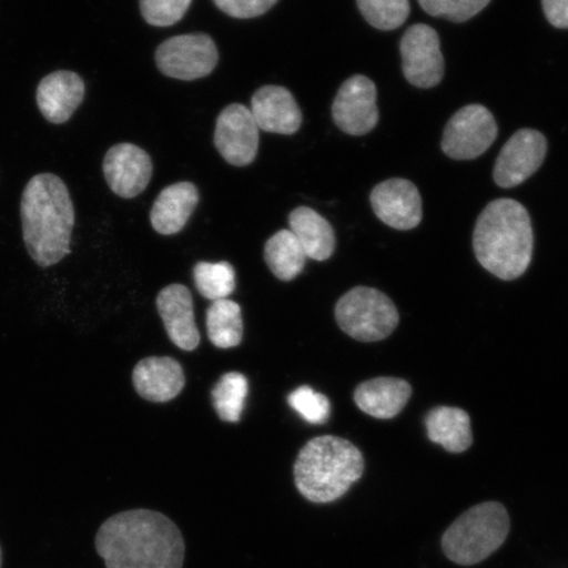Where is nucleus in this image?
Here are the masks:
<instances>
[{"mask_svg": "<svg viewBox=\"0 0 568 568\" xmlns=\"http://www.w3.org/2000/svg\"><path fill=\"white\" fill-rule=\"evenodd\" d=\"M199 203L194 183L180 182L162 190L151 211V223L163 236L180 233L186 226Z\"/></svg>", "mask_w": 568, "mask_h": 568, "instance_id": "20", "label": "nucleus"}, {"mask_svg": "<svg viewBox=\"0 0 568 568\" xmlns=\"http://www.w3.org/2000/svg\"><path fill=\"white\" fill-rule=\"evenodd\" d=\"M213 142L232 166L251 165L257 158L260 146V128L251 109L237 103L225 106L217 118Z\"/></svg>", "mask_w": 568, "mask_h": 568, "instance_id": "10", "label": "nucleus"}, {"mask_svg": "<svg viewBox=\"0 0 568 568\" xmlns=\"http://www.w3.org/2000/svg\"><path fill=\"white\" fill-rule=\"evenodd\" d=\"M371 202L376 217L390 229L409 231L422 223L420 193L414 183L403 178H393L375 186Z\"/></svg>", "mask_w": 568, "mask_h": 568, "instance_id": "13", "label": "nucleus"}, {"mask_svg": "<svg viewBox=\"0 0 568 568\" xmlns=\"http://www.w3.org/2000/svg\"><path fill=\"white\" fill-rule=\"evenodd\" d=\"M364 471L365 458L357 446L336 436H320L297 454L294 480L304 499L328 504L345 496Z\"/></svg>", "mask_w": 568, "mask_h": 568, "instance_id": "4", "label": "nucleus"}, {"mask_svg": "<svg viewBox=\"0 0 568 568\" xmlns=\"http://www.w3.org/2000/svg\"><path fill=\"white\" fill-rule=\"evenodd\" d=\"M20 217L24 244L36 265L48 268L68 257L75 211L60 176L42 173L27 183Z\"/></svg>", "mask_w": 568, "mask_h": 568, "instance_id": "2", "label": "nucleus"}, {"mask_svg": "<svg viewBox=\"0 0 568 568\" xmlns=\"http://www.w3.org/2000/svg\"><path fill=\"white\" fill-rule=\"evenodd\" d=\"M333 122L351 136H364L379 122L375 83L365 75H354L339 88L332 105Z\"/></svg>", "mask_w": 568, "mask_h": 568, "instance_id": "11", "label": "nucleus"}, {"mask_svg": "<svg viewBox=\"0 0 568 568\" xmlns=\"http://www.w3.org/2000/svg\"><path fill=\"white\" fill-rule=\"evenodd\" d=\"M546 19L559 30H568V0H542Z\"/></svg>", "mask_w": 568, "mask_h": 568, "instance_id": "32", "label": "nucleus"}, {"mask_svg": "<svg viewBox=\"0 0 568 568\" xmlns=\"http://www.w3.org/2000/svg\"><path fill=\"white\" fill-rule=\"evenodd\" d=\"M252 115L260 130L276 134H295L303 115L295 98L286 88L264 87L252 98Z\"/></svg>", "mask_w": 568, "mask_h": 568, "instance_id": "17", "label": "nucleus"}, {"mask_svg": "<svg viewBox=\"0 0 568 568\" xmlns=\"http://www.w3.org/2000/svg\"><path fill=\"white\" fill-rule=\"evenodd\" d=\"M103 173L113 194L132 199L144 193L152 180L151 155L133 144H118L106 152Z\"/></svg>", "mask_w": 568, "mask_h": 568, "instance_id": "14", "label": "nucleus"}, {"mask_svg": "<svg viewBox=\"0 0 568 568\" xmlns=\"http://www.w3.org/2000/svg\"><path fill=\"white\" fill-rule=\"evenodd\" d=\"M510 530L506 507L497 501L478 504L460 515L444 532L443 551L459 566L483 562L499 550Z\"/></svg>", "mask_w": 568, "mask_h": 568, "instance_id": "5", "label": "nucleus"}, {"mask_svg": "<svg viewBox=\"0 0 568 568\" xmlns=\"http://www.w3.org/2000/svg\"><path fill=\"white\" fill-rule=\"evenodd\" d=\"M362 17L379 31H394L406 23L409 0H357Z\"/></svg>", "mask_w": 568, "mask_h": 568, "instance_id": "27", "label": "nucleus"}, {"mask_svg": "<svg viewBox=\"0 0 568 568\" xmlns=\"http://www.w3.org/2000/svg\"><path fill=\"white\" fill-rule=\"evenodd\" d=\"M219 10L236 19H252L264 16L278 0H213Z\"/></svg>", "mask_w": 568, "mask_h": 568, "instance_id": "31", "label": "nucleus"}, {"mask_svg": "<svg viewBox=\"0 0 568 568\" xmlns=\"http://www.w3.org/2000/svg\"><path fill=\"white\" fill-rule=\"evenodd\" d=\"M264 255L270 272L284 282L295 280L307 261L300 241L288 230L276 232L267 240Z\"/></svg>", "mask_w": 568, "mask_h": 568, "instance_id": "23", "label": "nucleus"}, {"mask_svg": "<svg viewBox=\"0 0 568 568\" xmlns=\"http://www.w3.org/2000/svg\"><path fill=\"white\" fill-rule=\"evenodd\" d=\"M412 387L399 378H375L355 389L354 402L366 415L389 420L400 414L410 399Z\"/></svg>", "mask_w": 568, "mask_h": 568, "instance_id": "19", "label": "nucleus"}, {"mask_svg": "<svg viewBox=\"0 0 568 568\" xmlns=\"http://www.w3.org/2000/svg\"><path fill=\"white\" fill-rule=\"evenodd\" d=\"M336 322L347 336L361 343L387 338L399 324V312L382 291L358 286L336 304Z\"/></svg>", "mask_w": 568, "mask_h": 568, "instance_id": "6", "label": "nucleus"}, {"mask_svg": "<svg viewBox=\"0 0 568 568\" xmlns=\"http://www.w3.org/2000/svg\"><path fill=\"white\" fill-rule=\"evenodd\" d=\"M473 246L479 264L503 281L527 272L535 246L527 209L514 199H497L487 205L475 225Z\"/></svg>", "mask_w": 568, "mask_h": 568, "instance_id": "3", "label": "nucleus"}, {"mask_svg": "<svg viewBox=\"0 0 568 568\" xmlns=\"http://www.w3.org/2000/svg\"><path fill=\"white\" fill-rule=\"evenodd\" d=\"M403 73L412 87L432 89L442 83L445 73L442 42L436 30L415 24L400 40Z\"/></svg>", "mask_w": 568, "mask_h": 568, "instance_id": "9", "label": "nucleus"}, {"mask_svg": "<svg viewBox=\"0 0 568 568\" xmlns=\"http://www.w3.org/2000/svg\"><path fill=\"white\" fill-rule=\"evenodd\" d=\"M155 62L163 75L195 81L215 70L219 51L209 34L174 36L159 47Z\"/></svg>", "mask_w": 568, "mask_h": 568, "instance_id": "7", "label": "nucleus"}, {"mask_svg": "<svg viewBox=\"0 0 568 568\" xmlns=\"http://www.w3.org/2000/svg\"><path fill=\"white\" fill-rule=\"evenodd\" d=\"M207 333L219 349H231L243 341V312L236 302L223 300L213 302L207 310Z\"/></svg>", "mask_w": 568, "mask_h": 568, "instance_id": "24", "label": "nucleus"}, {"mask_svg": "<svg viewBox=\"0 0 568 568\" xmlns=\"http://www.w3.org/2000/svg\"><path fill=\"white\" fill-rule=\"evenodd\" d=\"M0 568H2V549H0Z\"/></svg>", "mask_w": 568, "mask_h": 568, "instance_id": "33", "label": "nucleus"}, {"mask_svg": "<svg viewBox=\"0 0 568 568\" xmlns=\"http://www.w3.org/2000/svg\"><path fill=\"white\" fill-rule=\"evenodd\" d=\"M195 287L205 300H229L236 288V273L229 262H199L193 270Z\"/></svg>", "mask_w": 568, "mask_h": 568, "instance_id": "26", "label": "nucleus"}, {"mask_svg": "<svg viewBox=\"0 0 568 568\" xmlns=\"http://www.w3.org/2000/svg\"><path fill=\"white\" fill-rule=\"evenodd\" d=\"M291 232L300 241L307 258L329 260L335 253L336 236L328 220L310 207H300L290 213Z\"/></svg>", "mask_w": 568, "mask_h": 568, "instance_id": "21", "label": "nucleus"}, {"mask_svg": "<svg viewBox=\"0 0 568 568\" xmlns=\"http://www.w3.org/2000/svg\"><path fill=\"white\" fill-rule=\"evenodd\" d=\"M248 393L246 376L229 373L222 376L212 388V404L216 414L225 423H239Z\"/></svg>", "mask_w": 568, "mask_h": 568, "instance_id": "25", "label": "nucleus"}, {"mask_svg": "<svg viewBox=\"0 0 568 568\" xmlns=\"http://www.w3.org/2000/svg\"><path fill=\"white\" fill-rule=\"evenodd\" d=\"M138 394L148 402L166 403L182 393L186 376L180 362L170 357H148L139 362L132 375Z\"/></svg>", "mask_w": 568, "mask_h": 568, "instance_id": "18", "label": "nucleus"}, {"mask_svg": "<svg viewBox=\"0 0 568 568\" xmlns=\"http://www.w3.org/2000/svg\"><path fill=\"white\" fill-rule=\"evenodd\" d=\"M491 0H418L430 17L445 18L454 23H464L477 17Z\"/></svg>", "mask_w": 568, "mask_h": 568, "instance_id": "28", "label": "nucleus"}, {"mask_svg": "<svg viewBox=\"0 0 568 568\" xmlns=\"http://www.w3.org/2000/svg\"><path fill=\"white\" fill-rule=\"evenodd\" d=\"M158 310L172 343L184 352L195 351L201 344V335L190 290L180 283L170 284L158 296Z\"/></svg>", "mask_w": 568, "mask_h": 568, "instance_id": "15", "label": "nucleus"}, {"mask_svg": "<svg viewBox=\"0 0 568 568\" xmlns=\"http://www.w3.org/2000/svg\"><path fill=\"white\" fill-rule=\"evenodd\" d=\"M290 407L300 414L305 422L323 425L328 422L331 403L328 397L316 393L308 386L296 388L288 395Z\"/></svg>", "mask_w": 568, "mask_h": 568, "instance_id": "29", "label": "nucleus"}, {"mask_svg": "<svg viewBox=\"0 0 568 568\" xmlns=\"http://www.w3.org/2000/svg\"><path fill=\"white\" fill-rule=\"evenodd\" d=\"M193 0H140L142 18L154 27H169L181 21Z\"/></svg>", "mask_w": 568, "mask_h": 568, "instance_id": "30", "label": "nucleus"}, {"mask_svg": "<svg viewBox=\"0 0 568 568\" xmlns=\"http://www.w3.org/2000/svg\"><path fill=\"white\" fill-rule=\"evenodd\" d=\"M87 87L74 71L59 70L42 78L36 90V102L49 123L65 124L84 99Z\"/></svg>", "mask_w": 568, "mask_h": 568, "instance_id": "16", "label": "nucleus"}, {"mask_svg": "<svg viewBox=\"0 0 568 568\" xmlns=\"http://www.w3.org/2000/svg\"><path fill=\"white\" fill-rule=\"evenodd\" d=\"M106 568H182V532L165 515L126 510L106 520L95 537Z\"/></svg>", "mask_w": 568, "mask_h": 568, "instance_id": "1", "label": "nucleus"}, {"mask_svg": "<svg viewBox=\"0 0 568 568\" xmlns=\"http://www.w3.org/2000/svg\"><path fill=\"white\" fill-rule=\"evenodd\" d=\"M425 426L430 442L442 445L446 452L464 453L473 444L470 416L464 409L433 408L425 417Z\"/></svg>", "mask_w": 568, "mask_h": 568, "instance_id": "22", "label": "nucleus"}, {"mask_svg": "<svg viewBox=\"0 0 568 568\" xmlns=\"http://www.w3.org/2000/svg\"><path fill=\"white\" fill-rule=\"evenodd\" d=\"M497 138V124L485 105L468 104L454 113L446 124L443 151L453 160L468 161L480 158Z\"/></svg>", "mask_w": 568, "mask_h": 568, "instance_id": "8", "label": "nucleus"}, {"mask_svg": "<svg viewBox=\"0 0 568 568\" xmlns=\"http://www.w3.org/2000/svg\"><path fill=\"white\" fill-rule=\"evenodd\" d=\"M546 153L548 141L541 132L529 128L517 131L496 160L494 180L497 186L514 189L529 180L541 168Z\"/></svg>", "mask_w": 568, "mask_h": 568, "instance_id": "12", "label": "nucleus"}]
</instances>
